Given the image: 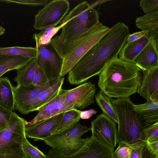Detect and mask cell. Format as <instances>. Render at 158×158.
Listing matches in <instances>:
<instances>
[{
	"instance_id": "6da1fadb",
	"label": "cell",
	"mask_w": 158,
	"mask_h": 158,
	"mask_svg": "<svg viewBox=\"0 0 158 158\" xmlns=\"http://www.w3.org/2000/svg\"><path fill=\"white\" fill-rule=\"evenodd\" d=\"M129 35V27L124 23L114 25L71 69L68 81L72 85H79L99 75L110 62L118 57Z\"/></svg>"
},
{
	"instance_id": "7a4b0ae2",
	"label": "cell",
	"mask_w": 158,
	"mask_h": 158,
	"mask_svg": "<svg viewBox=\"0 0 158 158\" xmlns=\"http://www.w3.org/2000/svg\"><path fill=\"white\" fill-rule=\"evenodd\" d=\"M98 86L108 97L117 99L137 92L143 74L133 62L118 57L110 62L99 74Z\"/></svg>"
},
{
	"instance_id": "3957f363",
	"label": "cell",
	"mask_w": 158,
	"mask_h": 158,
	"mask_svg": "<svg viewBox=\"0 0 158 158\" xmlns=\"http://www.w3.org/2000/svg\"><path fill=\"white\" fill-rule=\"evenodd\" d=\"M109 29L99 22L69 43L50 41V44L63 59L61 77L68 73L82 57L107 33Z\"/></svg>"
},
{
	"instance_id": "277c9868",
	"label": "cell",
	"mask_w": 158,
	"mask_h": 158,
	"mask_svg": "<svg viewBox=\"0 0 158 158\" xmlns=\"http://www.w3.org/2000/svg\"><path fill=\"white\" fill-rule=\"evenodd\" d=\"M109 1L98 0L90 4L83 1L79 3L61 21L66 23L62 28L60 35L52 38L51 41L69 43L91 28L99 22V13L94 7Z\"/></svg>"
},
{
	"instance_id": "5b68a950",
	"label": "cell",
	"mask_w": 158,
	"mask_h": 158,
	"mask_svg": "<svg viewBox=\"0 0 158 158\" xmlns=\"http://www.w3.org/2000/svg\"><path fill=\"white\" fill-rule=\"evenodd\" d=\"M115 110L118 120V143H122L136 147L142 141L144 128L139 123L134 110V104L129 97L114 99L109 98Z\"/></svg>"
},
{
	"instance_id": "8992f818",
	"label": "cell",
	"mask_w": 158,
	"mask_h": 158,
	"mask_svg": "<svg viewBox=\"0 0 158 158\" xmlns=\"http://www.w3.org/2000/svg\"><path fill=\"white\" fill-rule=\"evenodd\" d=\"M26 122L12 113L7 125L0 132V158H25L22 146L27 139Z\"/></svg>"
},
{
	"instance_id": "52a82bcc",
	"label": "cell",
	"mask_w": 158,
	"mask_h": 158,
	"mask_svg": "<svg viewBox=\"0 0 158 158\" xmlns=\"http://www.w3.org/2000/svg\"><path fill=\"white\" fill-rule=\"evenodd\" d=\"M90 130L86 126L77 123L63 132L51 135L43 141L52 149L65 155L73 154L84 145L89 137L81 136Z\"/></svg>"
},
{
	"instance_id": "ba28073f",
	"label": "cell",
	"mask_w": 158,
	"mask_h": 158,
	"mask_svg": "<svg viewBox=\"0 0 158 158\" xmlns=\"http://www.w3.org/2000/svg\"><path fill=\"white\" fill-rule=\"evenodd\" d=\"M70 9V3L68 0L50 1L35 15L34 28L42 31L56 27L60 23Z\"/></svg>"
},
{
	"instance_id": "9c48e42d",
	"label": "cell",
	"mask_w": 158,
	"mask_h": 158,
	"mask_svg": "<svg viewBox=\"0 0 158 158\" xmlns=\"http://www.w3.org/2000/svg\"><path fill=\"white\" fill-rule=\"evenodd\" d=\"M37 65L43 71L49 81H56L61 77L63 59L50 43L47 45L36 44Z\"/></svg>"
},
{
	"instance_id": "30bf717a",
	"label": "cell",
	"mask_w": 158,
	"mask_h": 158,
	"mask_svg": "<svg viewBox=\"0 0 158 158\" xmlns=\"http://www.w3.org/2000/svg\"><path fill=\"white\" fill-rule=\"evenodd\" d=\"M114 148L102 143L91 136L82 147L73 154L65 155L51 148L46 156L47 158H114Z\"/></svg>"
},
{
	"instance_id": "8fae6325",
	"label": "cell",
	"mask_w": 158,
	"mask_h": 158,
	"mask_svg": "<svg viewBox=\"0 0 158 158\" xmlns=\"http://www.w3.org/2000/svg\"><path fill=\"white\" fill-rule=\"evenodd\" d=\"M90 130L95 139L107 146L115 148L118 143L116 123L105 114L97 116L91 122Z\"/></svg>"
},
{
	"instance_id": "7c38bea8",
	"label": "cell",
	"mask_w": 158,
	"mask_h": 158,
	"mask_svg": "<svg viewBox=\"0 0 158 158\" xmlns=\"http://www.w3.org/2000/svg\"><path fill=\"white\" fill-rule=\"evenodd\" d=\"M53 82L49 81L38 86L32 84L13 86L15 109L21 114H28L29 107L32 102L40 92L50 87Z\"/></svg>"
},
{
	"instance_id": "4fadbf2b",
	"label": "cell",
	"mask_w": 158,
	"mask_h": 158,
	"mask_svg": "<svg viewBox=\"0 0 158 158\" xmlns=\"http://www.w3.org/2000/svg\"><path fill=\"white\" fill-rule=\"evenodd\" d=\"M96 90L90 82L83 83L73 89L67 90L65 102L72 109H83L94 103Z\"/></svg>"
},
{
	"instance_id": "5bb4252c",
	"label": "cell",
	"mask_w": 158,
	"mask_h": 158,
	"mask_svg": "<svg viewBox=\"0 0 158 158\" xmlns=\"http://www.w3.org/2000/svg\"><path fill=\"white\" fill-rule=\"evenodd\" d=\"M67 90L61 88L57 95L52 100L41 107L39 112L31 120L25 124L32 125L35 123L64 112L72 109L65 102Z\"/></svg>"
},
{
	"instance_id": "9a60e30c",
	"label": "cell",
	"mask_w": 158,
	"mask_h": 158,
	"mask_svg": "<svg viewBox=\"0 0 158 158\" xmlns=\"http://www.w3.org/2000/svg\"><path fill=\"white\" fill-rule=\"evenodd\" d=\"M64 113L38 122L32 125L25 124L26 137L34 140H43L51 135L52 130L60 122Z\"/></svg>"
},
{
	"instance_id": "2e32d148",
	"label": "cell",
	"mask_w": 158,
	"mask_h": 158,
	"mask_svg": "<svg viewBox=\"0 0 158 158\" xmlns=\"http://www.w3.org/2000/svg\"><path fill=\"white\" fill-rule=\"evenodd\" d=\"M142 71L143 75L137 93L147 101L158 102V66Z\"/></svg>"
},
{
	"instance_id": "e0dca14e",
	"label": "cell",
	"mask_w": 158,
	"mask_h": 158,
	"mask_svg": "<svg viewBox=\"0 0 158 158\" xmlns=\"http://www.w3.org/2000/svg\"><path fill=\"white\" fill-rule=\"evenodd\" d=\"M135 23L141 31H147L145 36L158 49V11L137 18Z\"/></svg>"
},
{
	"instance_id": "ac0fdd59",
	"label": "cell",
	"mask_w": 158,
	"mask_h": 158,
	"mask_svg": "<svg viewBox=\"0 0 158 158\" xmlns=\"http://www.w3.org/2000/svg\"><path fill=\"white\" fill-rule=\"evenodd\" d=\"M64 79V77H61L54 81L49 88L40 92L30 104L28 114L38 111L41 107L54 99L61 88Z\"/></svg>"
},
{
	"instance_id": "d6986e66",
	"label": "cell",
	"mask_w": 158,
	"mask_h": 158,
	"mask_svg": "<svg viewBox=\"0 0 158 158\" xmlns=\"http://www.w3.org/2000/svg\"><path fill=\"white\" fill-rule=\"evenodd\" d=\"M134 63L141 70L158 66V49L149 43L136 56Z\"/></svg>"
},
{
	"instance_id": "ffe728a7",
	"label": "cell",
	"mask_w": 158,
	"mask_h": 158,
	"mask_svg": "<svg viewBox=\"0 0 158 158\" xmlns=\"http://www.w3.org/2000/svg\"><path fill=\"white\" fill-rule=\"evenodd\" d=\"M150 42V40L145 36L134 41L126 42L119 53L118 58L134 63L138 55Z\"/></svg>"
},
{
	"instance_id": "44dd1931",
	"label": "cell",
	"mask_w": 158,
	"mask_h": 158,
	"mask_svg": "<svg viewBox=\"0 0 158 158\" xmlns=\"http://www.w3.org/2000/svg\"><path fill=\"white\" fill-rule=\"evenodd\" d=\"M0 105L12 112L15 110L13 86L7 77L0 78Z\"/></svg>"
},
{
	"instance_id": "7402d4cb",
	"label": "cell",
	"mask_w": 158,
	"mask_h": 158,
	"mask_svg": "<svg viewBox=\"0 0 158 158\" xmlns=\"http://www.w3.org/2000/svg\"><path fill=\"white\" fill-rule=\"evenodd\" d=\"M32 58L20 56L0 55V74L17 69L28 63Z\"/></svg>"
},
{
	"instance_id": "603a6c76",
	"label": "cell",
	"mask_w": 158,
	"mask_h": 158,
	"mask_svg": "<svg viewBox=\"0 0 158 158\" xmlns=\"http://www.w3.org/2000/svg\"><path fill=\"white\" fill-rule=\"evenodd\" d=\"M81 111L76 108H73L64 113L59 123L51 132V135L61 133L72 127L81 118Z\"/></svg>"
},
{
	"instance_id": "cb8c5ba5",
	"label": "cell",
	"mask_w": 158,
	"mask_h": 158,
	"mask_svg": "<svg viewBox=\"0 0 158 158\" xmlns=\"http://www.w3.org/2000/svg\"><path fill=\"white\" fill-rule=\"evenodd\" d=\"M35 58L32 59L28 63L19 68L17 76L14 79L17 85L32 84L36 67Z\"/></svg>"
},
{
	"instance_id": "d4e9b609",
	"label": "cell",
	"mask_w": 158,
	"mask_h": 158,
	"mask_svg": "<svg viewBox=\"0 0 158 158\" xmlns=\"http://www.w3.org/2000/svg\"><path fill=\"white\" fill-rule=\"evenodd\" d=\"M110 97L103 91L100 90L95 96L97 103L103 112L115 123L118 120L116 112L114 107L109 99Z\"/></svg>"
},
{
	"instance_id": "484cf974",
	"label": "cell",
	"mask_w": 158,
	"mask_h": 158,
	"mask_svg": "<svg viewBox=\"0 0 158 158\" xmlns=\"http://www.w3.org/2000/svg\"><path fill=\"white\" fill-rule=\"evenodd\" d=\"M0 55L20 56L34 59L37 57V50L36 47H25L19 46L0 47Z\"/></svg>"
},
{
	"instance_id": "4316f807",
	"label": "cell",
	"mask_w": 158,
	"mask_h": 158,
	"mask_svg": "<svg viewBox=\"0 0 158 158\" xmlns=\"http://www.w3.org/2000/svg\"><path fill=\"white\" fill-rule=\"evenodd\" d=\"M25 158H47L46 155L32 145L27 139L22 146Z\"/></svg>"
},
{
	"instance_id": "83f0119b",
	"label": "cell",
	"mask_w": 158,
	"mask_h": 158,
	"mask_svg": "<svg viewBox=\"0 0 158 158\" xmlns=\"http://www.w3.org/2000/svg\"><path fill=\"white\" fill-rule=\"evenodd\" d=\"M136 114L139 123L144 129L158 122V111L136 113Z\"/></svg>"
},
{
	"instance_id": "f1b7e54d",
	"label": "cell",
	"mask_w": 158,
	"mask_h": 158,
	"mask_svg": "<svg viewBox=\"0 0 158 158\" xmlns=\"http://www.w3.org/2000/svg\"><path fill=\"white\" fill-rule=\"evenodd\" d=\"M158 140V122L144 129L142 133V140L150 142Z\"/></svg>"
},
{
	"instance_id": "f546056e",
	"label": "cell",
	"mask_w": 158,
	"mask_h": 158,
	"mask_svg": "<svg viewBox=\"0 0 158 158\" xmlns=\"http://www.w3.org/2000/svg\"><path fill=\"white\" fill-rule=\"evenodd\" d=\"M134 108L137 114L158 111V102L148 100L144 104H134Z\"/></svg>"
},
{
	"instance_id": "4dcf8cb0",
	"label": "cell",
	"mask_w": 158,
	"mask_h": 158,
	"mask_svg": "<svg viewBox=\"0 0 158 158\" xmlns=\"http://www.w3.org/2000/svg\"><path fill=\"white\" fill-rule=\"evenodd\" d=\"M139 3L146 14L158 11V0H141Z\"/></svg>"
},
{
	"instance_id": "1f68e13d",
	"label": "cell",
	"mask_w": 158,
	"mask_h": 158,
	"mask_svg": "<svg viewBox=\"0 0 158 158\" xmlns=\"http://www.w3.org/2000/svg\"><path fill=\"white\" fill-rule=\"evenodd\" d=\"M113 153L114 158H131V148L129 146L122 143Z\"/></svg>"
},
{
	"instance_id": "d6a6232c",
	"label": "cell",
	"mask_w": 158,
	"mask_h": 158,
	"mask_svg": "<svg viewBox=\"0 0 158 158\" xmlns=\"http://www.w3.org/2000/svg\"><path fill=\"white\" fill-rule=\"evenodd\" d=\"M1 2L14 3L31 6H44L48 3L47 0H1Z\"/></svg>"
},
{
	"instance_id": "836d02e7",
	"label": "cell",
	"mask_w": 158,
	"mask_h": 158,
	"mask_svg": "<svg viewBox=\"0 0 158 158\" xmlns=\"http://www.w3.org/2000/svg\"><path fill=\"white\" fill-rule=\"evenodd\" d=\"M134 148L137 150L141 158H158V156L154 154L151 152L146 141Z\"/></svg>"
},
{
	"instance_id": "e575fe53",
	"label": "cell",
	"mask_w": 158,
	"mask_h": 158,
	"mask_svg": "<svg viewBox=\"0 0 158 158\" xmlns=\"http://www.w3.org/2000/svg\"><path fill=\"white\" fill-rule=\"evenodd\" d=\"M49 81L43 71L37 65L32 84L38 86Z\"/></svg>"
},
{
	"instance_id": "d590c367",
	"label": "cell",
	"mask_w": 158,
	"mask_h": 158,
	"mask_svg": "<svg viewBox=\"0 0 158 158\" xmlns=\"http://www.w3.org/2000/svg\"><path fill=\"white\" fill-rule=\"evenodd\" d=\"M12 112L0 105V127L2 130L7 125Z\"/></svg>"
},
{
	"instance_id": "8d00e7d4",
	"label": "cell",
	"mask_w": 158,
	"mask_h": 158,
	"mask_svg": "<svg viewBox=\"0 0 158 158\" xmlns=\"http://www.w3.org/2000/svg\"><path fill=\"white\" fill-rule=\"evenodd\" d=\"M147 33L146 31H141L130 34L127 39L126 42H130L137 40L145 36Z\"/></svg>"
},
{
	"instance_id": "74e56055",
	"label": "cell",
	"mask_w": 158,
	"mask_h": 158,
	"mask_svg": "<svg viewBox=\"0 0 158 158\" xmlns=\"http://www.w3.org/2000/svg\"><path fill=\"white\" fill-rule=\"evenodd\" d=\"M147 142L151 152L154 154L158 156V140Z\"/></svg>"
},
{
	"instance_id": "f35d334b",
	"label": "cell",
	"mask_w": 158,
	"mask_h": 158,
	"mask_svg": "<svg viewBox=\"0 0 158 158\" xmlns=\"http://www.w3.org/2000/svg\"><path fill=\"white\" fill-rule=\"evenodd\" d=\"M97 113V111L93 109L81 111V113L80 117L82 119H88Z\"/></svg>"
},
{
	"instance_id": "ab89813d",
	"label": "cell",
	"mask_w": 158,
	"mask_h": 158,
	"mask_svg": "<svg viewBox=\"0 0 158 158\" xmlns=\"http://www.w3.org/2000/svg\"><path fill=\"white\" fill-rule=\"evenodd\" d=\"M131 148V158H141L137 150L134 148Z\"/></svg>"
},
{
	"instance_id": "60d3db41",
	"label": "cell",
	"mask_w": 158,
	"mask_h": 158,
	"mask_svg": "<svg viewBox=\"0 0 158 158\" xmlns=\"http://www.w3.org/2000/svg\"><path fill=\"white\" fill-rule=\"evenodd\" d=\"M5 29L0 25V35H3L5 31Z\"/></svg>"
},
{
	"instance_id": "b9f144b4",
	"label": "cell",
	"mask_w": 158,
	"mask_h": 158,
	"mask_svg": "<svg viewBox=\"0 0 158 158\" xmlns=\"http://www.w3.org/2000/svg\"><path fill=\"white\" fill-rule=\"evenodd\" d=\"M4 73H1L0 74V77H1L2 75Z\"/></svg>"
},
{
	"instance_id": "7bdbcfd3",
	"label": "cell",
	"mask_w": 158,
	"mask_h": 158,
	"mask_svg": "<svg viewBox=\"0 0 158 158\" xmlns=\"http://www.w3.org/2000/svg\"><path fill=\"white\" fill-rule=\"evenodd\" d=\"M2 130V129L0 127V132Z\"/></svg>"
}]
</instances>
